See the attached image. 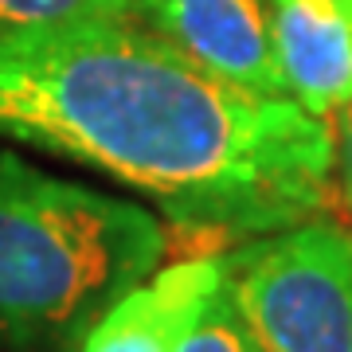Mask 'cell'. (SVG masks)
<instances>
[{
  "mask_svg": "<svg viewBox=\"0 0 352 352\" xmlns=\"http://www.w3.org/2000/svg\"><path fill=\"white\" fill-rule=\"evenodd\" d=\"M0 138L145 192L188 231H274L325 208L333 129L122 20L4 28Z\"/></svg>",
  "mask_w": 352,
  "mask_h": 352,
  "instance_id": "6da1fadb",
  "label": "cell"
},
{
  "mask_svg": "<svg viewBox=\"0 0 352 352\" xmlns=\"http://www.w3.org/2000/svg\"><path fill=\"white\" fill-rule=\"evenodd\" d=\"M161 254L153 212L0 153V340L90 329Z\"/></svg>",
  "mask_w": 352,
  "mask_h": 352,
  "instance_id": "7a4b0ae2",
  "label": "cell"
},
{
  "mask_svg": "<svg viewBox=\"0 0 352 352\" xmlns=\"http://www.w3.org/2000/svg\"><path fill=\"white\" fill-rule=\"evenodd\" d=\"M227 289L263 352H352V243L325 223L243 247Z\"/></svg>",
  "mask_w": 352,
  "mask_h": 352,
  "instance_id": "3957f363",
  "label": "cell"
},
{
  "mask_svg": "<svg viewBox=\"0 0 352 352\" xmlns=\"http://www.w3.org/2000/svg\"><path fill=\"white\" fill-rule=\"evenodd\" d=\"M133 8L157 36L212 75L258 94H286L274 36L258 0H133Z\"/></svg>",
  "mask_w": 352,
  "mask_h": 352,
  "instance_id": "277c9868",
  "label": "cell"
},
{
  "mask_svg": "<svg viewBox=\"0 0 352 352\" xmlns=\"http://www.w3.org/2000/svg\"><path fill=\"white\" fill-rule=\"evenodd\" d=\"M270 36L286 94L309 113L352 98V0H270Z\"/></svg>",
  "mask_w": 352,
  "mask_h": 352,
  "instance_id": "5b68a950",
  "label": "cell"
},
{
  "mask_svg": "<svg viewBox=\"0 0 352 352\" xmlns=\"http://www.w3.org/2000/svg\"><path fill=\"white\" fill-rule=\"evenodd\" d=\"M227 282V258L200 254L164 266L145 286L126 289L87 329L78 352H173L184 325Z\"/></svg>",
  "mask_w": 352,
  "mask_h": 352,
  "instance_id": "8992f818",
  "label": "cell"
},
{
  "mask_svg": "<svg viewBox=\"0 0 352 352\" xmlns=\"http://www.w3.org/2000/svg\"><path fill=\"white\" fill-rule=\"evenodd\" d=\"M173 352H263L254 333L247 329L239 305L231 298L227 282L196 309Z\"/></svg>",
  "mask_w": 352,
  "mask_h": 352,
  "instance_id": "52a82bcc",
  "label": "cell"
},
{
  "mask_svg": "<svg viewBox=\"0 0 352 352\" xmlns=\"http://www.w3.org/2000/svg\"><path fill=\"white\" fill-rule=\"evenodd\" d=\"M129 8L133 0H0V32L67 20H122Z\"/></svg>",
  "mask_w": 352,
  "mask_h": 352,
  "instance_id": "ba28073f",
  "label": "cell"
},
{
  "mask_svg": "<svg viewBox=\"0 0 352 352\" xmlns=\"http://www.w3.org/2000/svg\"><path fill=\"white\" fill-rule=\"evenodd\" d=\"M340 180H344V196L352 208V98L340 106Z\"/></svg>",
  "mask_w": 352,
  "mask_h": 352,
  "instance_id": "9c48e42d",
  "label": "cell"
}]
</instances>
